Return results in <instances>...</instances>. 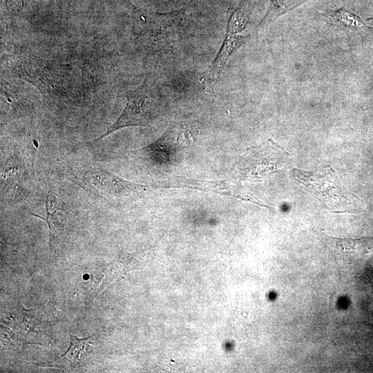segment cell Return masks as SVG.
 Listing matches in <instances>:
<instances>
[{
  "label": "cell",
  "instance_id": "cell-1",
  "mask_svg": "<svg viewBox=\"0 0 373 373\" xmlns=\"http://www.w3.org/2000/svg\"><path fill=\"white\" fill-rule=\"evenodd\" d=\"M294 178L303 190L316 197L326 208L335 212H360L361 202L340 182L335 172L326 167L319 172L295 169Z\"/></svg>",
  "mask_w": 373,
  "mask_h": 373
},
{
  "label": "cell",
  "instance_id": "cell-10",
  "mask_svg": "<svg viewBox=\"0 0 373 373\" xmlns=\"http://www.w3.org/2000/svg\"><path fill=\"white\" fill-rule=\"evenodd\" d=\"M61 204H62L59 198H58L55 194L50 193L46 200L47 218H44L38 215L32 213L33 216L39 217L47 222L50 229L51 240L61 228L60 225L61 221L60 220H64V218H61L59 215L61 213L60 211L62 209Z\"/></svg>",
  "mask_w": 373,
  "mask_h": 373
},
{
  "label": "cell",
  "instance_id": "cell-8",
  "mask_svg": "<svg viewBox=\"0 0 373 373\" xmlns=\"http://www.w3.org/2000/svg\"><path fill=\"white\" fill-rule=\"evenodd\" d=\"M169 182H175L169 187H186L195 189L203 191L216 193L222 195H228L231 198L243 199L246 198L245 194L238 186L231 182L227 180L221 181H201L192 180L182 178H174L173 180L169 178Z\"/></svg>",
  "mask_w": 373,
  "mask_h": 373
},
{
  "label": "cell",
  "instance_id": "cell-3",
  "mask_svg": "<svg viewBox=\"0 0 373 373\" xmlns=\"http://www.w3.org/2000/svg\"><path fill=\"white\" fill-rule=\"evenodd\" d=\"M126 106L117 121L99 137L98 141L122 128L147 126L157 117L160 99L155 86L146 79L139 87L129 90Z\"/></svg>",
  "mask_w": 373,
  "mask_h": 373
},
{
  "label": "cell",
  "instance_id": "cell-5",
  "mask_svg": "<svg viewBox=\"0 0 373 373\" xmlns=\"http://www.w3.org/2000/svg\"><path fill=\"white\" fill-rule=\"evenodd\" d=\"M251 11L250 2L243 0L231 13L224 42L216 59L202 75L201 81L207 88L215 86L230 56L245 43L247 37L241 32L247 26Z\"/></svg>",
  "mask_w": 373,
  "mask_h": 373
},
{
  "label": "cell",
  "instance_id": "cell-9",
  "mask_svg": "<svg viewBox=\"0 0 373 373\" xmlns=\"http://www.w3.org/2000/svg\"><path fill=\"white\" fill-rule=\"evenodd\" d=\"M70 339V346L66 353L48 365L70 370L79 367L84 364L89 352L88 348L91 347L92 336L78 338L71 335Z\"/></svg>",
  "mask_w": 373,
  "mask_h": 373
},
{
  "label": "cell",
  "instance_id": "cell-6",
  "mask_svg": "<svg viewBox=\"0 0 373 373\" xmlns=\"http://www.w3.org/2000/svg\"><path fill=\"white\" fill-rule=\"evenodd\" d=\"M84 181L97 195L109 199L138 198L146 191L145 186L128 182L99 168L86 171Z\"/></svg>",
  "mask_w": 373,
  "mask_h": 373
},
{
  "label": "cell",
  "instance_id": "cell-7",
  "mask_svg": "<svg viewBox=\"0 0 373 373\" xmlns=\"http://www.w3.org/2000/svg\"><path fill=\"white\" fill-rule=\"evenodd\" d=\"M328 242L336 259L350 267L361 266L373 254V237L358 239L331 237Z\"/></svg>",
  "mask_w": 373,
  "mask_h": 373
},
{
  "label": "cell",
  "instance_id": "cell-4",
  "mask_svg": "<svg viewBox=\"0 0 373 373\" xmlns=\"http://www.w3.org/2000/svg\"><path fill=\"white\" fill-rule=\"evenodd\" d=\"M288 153L271 139L260 146L247 149L236 165L242 180H262L283 166Z\"/></svg>",
  "mask_w": 373,
  "mask_h": 373
},
{
  "label": "cell",
  "instance_id": "cell-11",
  "mask_svg": "<svg viewBox=\"0 0 373 373\" xmlns=\"http://www.w3.org/2000/svg\"><path fill=\"white\" fill-rule=\"evenodd\" d=\"M325 16L347 27L359 28L366 26L358 16L344 8L329 11Z\"/></svg>",
  "mask_w": 373,
  "mask_h": 373
},
{
  "label": "cell",
  "instance_id": "cell-2",
  "mask_svg": "<svg viewBox=\"0 0 373 373\" xmlns=\"http://www.w3.org/2000/svg\"><path fill=\"white\" fill-rule=\"evenodd\" d=\"M54 307L46 303L34 309H25L19 303L12 315L13 338L22 343L48 345L52 343L56 320Z\"/></svg>",
  "mask_w": 373,
  "mask_h": 373
}]
</instances>
